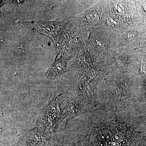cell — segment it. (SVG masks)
Here are the masks:
<instances>
[{
  "label": "cell",
  "mask_w": 146,
  "mask_h": 146,
  "mask_svg": "<svg viewBox=\"0 0 146 146\" xmlns=\"http://www.w3.org/2000/svg\"><path fill=\"white\" fill-rule=\"evenodd\" d=\"M65 96L56 94L40 111L36 126L55 133L64 120L63 110Z\"/></svg>",
  "instance_id": "6da1fadb"
},
{
  "label": "cell",
  "mask_w": 146,
  "mask_h": 146,
  "mask_svg": "<svg viewBox=\"0 0 146 146\" xmlns=\"http://www.w3.org/2000/svg\"><path fill=\"white\" fill-rule=\"evenodd\" d=\"M54 136V133L36 126L22 134L21 143L25 146H47Z\"/></svg>",
  "instance_id": "7a4b0ae2"
},
{
  "label": "cell",
  "mask_w": 146,
  "mask_h": 146,
  "mask_svg": "<svg viewBox=\"0 0 146 146\" xmlns=\"http://www.w3.org/2000/svg\"><path fill=\"white\" fill-rule=\"evenodd\" d=\"M63 25V21L54 22L39 21L34 22L32 24L35 31L51 37L54 41L56 47L58 44L59 35L62 33Z\"/></svg>",
  "instance_id": "3957f363"
},
{
  "label": "cell",
  "mask_w": 146,
  "mask_h": 146,
  "mask_svg": "<svg viewBox=\"0 0 146 146\" xmlns=\"http://www.w3.org/2000/svg\"><path fill=\"white\" fill-rule=\"evenodd\" d=\"M86 111V109L79 101L70 99L65 96L63 118L70 120Z\"/></svg>",
  "instance_id": "277c9868"
},
{
  "label": "cell",
  "mask_w": 146,
  "mask_h": 146,
  "mask_svg": "<svg viewBox=\"0 0 146 146\" xmlns=\"http://www.w3.org/2000/svg\"><path fill=\"white\" fill-rule=\"evenodd\" d=\"M66 63L67 60L64 55L57 56L46 73L47 78L54 80L63 75L66 71Z\"/></svg>",
  "instance_id": "5b68a950"
},
{
  "label": "cell",
  "mask_w": 146,
  "mask_h": 146,
  "mask_svg": "<svg viewBox=\"0 0 146 146\" xmlns=\"http://www.w3.org/2000/svg\"><path fill=\"white\" fill-rule=\"evenodd\" d=\"M11 3L16 5H20L23 4L25 3V1H11Z\"/></svg>",
  "instance_id": "8992f818"
}]
</instances>
